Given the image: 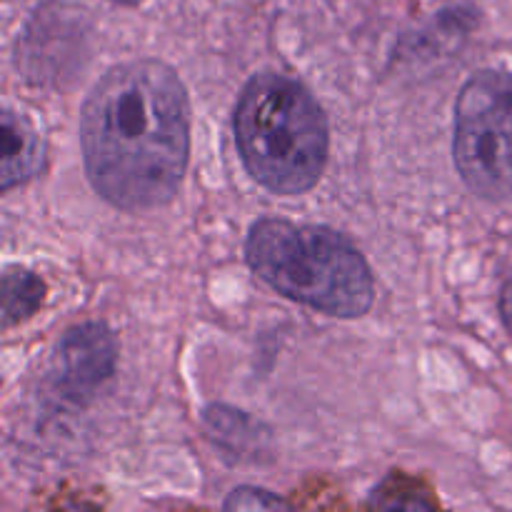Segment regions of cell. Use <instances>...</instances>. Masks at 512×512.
<instances>
[{
    "label": "cell",
    "mask_w": 512,
    "mask_h": 512,
    "mask_svg": "<svg viewBox=\"0 0 512 512\" xmlns=\"http://www.w3.org/2000/svg\"><path fill=\"white\" fill-rule=\"evenodd\" d=\"M453 158L463 183L485 200L512 198V73L480 70L455 103Z\"/></svg>",
    "instance_id": "277c9868"
},
{
    "label": "cell",
    "mask_w": 512,
    "mask_h": 512,
    "mask_svg": "<svg viewBox=\"0 0 512 512\" xmlns=\"http://www.w3.org/2000/svg\"><path fill=\"white\" fill-rule=\"evenodd\" d=\"M245 260L283 298L333 318H363L375 300L365 255L325 225L260 218L245 240Z\"/></svg>",
    "instance_id": "7a4b0ae2"
},
{
    "label": "cell",
    "mask_w": 512,
    "mask_h": 512,
    "mask_svg": "<svg viewBox=\"0 0 512 512\" xmlns=\"http://www.w3.org/2000/svg\"><path fill=\"white\" fill-rule=\"evenodd\" d=\"M45 303V283L33 270L8 265L3 270V328L23 323Z\"/></svg>",
    "instance_id": "ba28073f"
},
{
    "label": "cell",
    "mask_w": 512,
    "mask_h": 512,
    "mask_svg": "<svg viewBox=\"0 0 512 512\" xmlns=\"http://www.w3.org/2000/svg\"><path fill=\"white\" fill-rule=\"evenodd\" d=\"M225 510H273V508H288L280 495L270 493V490L263 488H250V485H243V488H235L233 493L225 498Z\"/></svg>",
    "instance_id": "30bf717a"
},
{
    "label": "cell",
    "mask_w": 512,
    "mask_h": 512,
    "mask_svg": "<svg viewBox=\"0 0 512 512\" xmlns=\"http://www.w3.org/2000/svg\"><path fill=\"white\" fill-rule=\"evenodd\" d=\"M80 148L95 193L120 210L170 203L190 160V103L170 65H113L80 110Z\"/></svg>",
    "instance_id": "6da1fadb"
},
{
    "label": "cell",
    "mask_w": 512,
    "mask_h": 512,
    "mask_svg": "<svg viewBox=\"0 0 512 512\" xmlns=\"http://www.w3.org/2000/svg\"><path fill=\"white\" fill-rule=\"evenodd\" d=\"M205 428L220 448L235 450L238 455H258V450H263V428L233 408L213 405L205 410Z\"/></svg>",
    "instance_id": "52a82bcc"
},
{
    "label": "cell",
    "mask_w": 512,
    "mask_h": 512,
    "mask_svg": "<svg viewBox=\"0 0 512 512\" xmlns=\"http://www.w3.org/2000/svg\"><path fill=\"white\" fill-rule=\"evenodd\" d=\"M500 318H503L505 328L512 333V280L503 288L500 293Z\"/></svg>",
    "instance_id": "8fae6325"
},
{
    "label": "cell",
    "mask_w": 512,
    "mask_h": 512,
    "mask_svg": "<svg viewBox=\"0 0 512 512\" xmlns=\"http://www.w3.org/2000/svg\"><path fill=\"white\" fill-rule=\"evenodd\" d=\"M425 493H418V485L410 480L390 478L388 483L380 485L370 498V508H435V500H425Z\"/></svg>",
    "instance_id": "9c48e42d"
},
{
    "label": "cell",
    "mask_w": 512,
    "mask_h": 512,
    "mask_svg": "<svg viewBox=\"0 0 512 512\" xmlns=\"http://www.w3.org/2000/svg\"><path fill=\"white\" fill-rule=\"evenodd\" d=\"M118 340L103 323H83L60 338L55 353L58 388L75 403L93 398L115 373Z\"/></svg>",
    "instance_id": "5b68a950"
},
{
    "label": "cell",
    "mask_w": 512,
    "mask_h": 512,
    "mask_svg": "<svg viewBox=\"0 0 512 512\" xmlns=\"http://www.w3.org/2000/svg\"><path fill=\"white\" fill-rule=\"evenodd\" d=\"M235 143L250 178L275 195L308 193L328 163V118L313 93L280 73H258L235 105Z\"/></svg>",
    "instance_id": "3957f363"
},
{
    "label": "cell",
    "mask_w": 512,
    "mask_h": 512,
    "mask_svg": "<svg viewBox=\"0 0 512 512\" xmlns=\"http://www.w3.org/2000/svg\"><path fill=\"white\" fill-rule=\"evenodd\" d=\"M45 168V138L33 118L18 108H3V193H10L18 185Z\"/></svg>",
    "instance_id": "8992f818"
},
{
    "label": "cell",
    "mask_w": 512,
    "mask_h": 512,
    "mask_svg": "<svg viewBox=\"0 0 512 512\" xmlns=\"http://www.w3.org/2000/svg\"><path fill=\"white\" fill-rule=\"evenodd\" d=\"M113 3H118V5H138V3H143V0H113Z\"/></svg>",
    "instance_id": "7c38bea8"
}]
</instances>
